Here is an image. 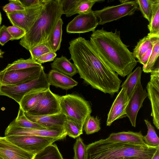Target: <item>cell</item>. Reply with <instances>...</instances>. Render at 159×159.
Returning <instances> with one entry per match:
<instances>
[{
	"mask_svg": "<svg viewBox=\"0 0 159 159\" xmlns=\"http://www.w3.org/2000/svg\"><path fill=\"white\" fill-rule=\"evenodd\" d=\"M71 59L87 84L105 93L118 92L122 81L102 59L89 40L82 37L72 39L68 48Z\"/></svg>",
	"mask_w": 159,
	"mask_h": 159,
	"instance_id": "obj_1",
	"label": "cell"
},
{
	"mask_svg": "<svg viewBox=\"0 0 159 159\" xmlns=\"http://www.w3.org/2000/svg\"><path fill=\"white\" fill-rule=\"evenodd\" d=\"M154 42L153 44L150 46L147 51L141 57L139 60L137 61V62H138L143 65V66H144L147 64L150 57L152 51Z\"/></svg>",
	"mask_w": 159,
	"mask_h": 159,
	"instance_id": "obj_44",
	"label": "cell"
},
{
	"mask_svg": "<svg viewBox=\"0 0 159 159\" xmlns=\"http://www.w3.org/2000/svg\"><path fill=\"white\" fill-rule=\"evenodd\" d=\"M33 159H63L57 145L51 144L36 154Z\"/></svg>",
	"mask_w": 159,
	"mask_h": 159,
	"instance_id": "obj_29",
	"label": "cell"
},
{
	"mask_svg": "<svg viewBox=\"0 0 159 159\" xmlns=\"http://www.w3.org/2000/svg\"><path fill=\"white\" fill-rule=\"evenodd\" d=\"M0 159H2L0 157Z\"/></svg>",
	"mask_w": 159,
	"mask_h": 159,
	"instance_id": "obj_48",
	"label": "cell"
},
{
	"mask_svg": "<svg viewBox=\"0 0 159 159\" xmlns=\"http://www.w3.org/2000/svg\"><path fill=\"white\" fill-rule=\"evenodd\" d=\"M48 89H34L28 92L24 95L19 104V108L24 112H28L32 110L37 105Z\"/></svg>",
	"mask_w": 159,
	"mask_h": 159,
	"instance_id": "obj_20",
	"label": "cell"
},
{
	"mask_svg": "<svg viewBox=\"0 0 159 159\" xmlns=\"http://www.w3.org/2000/svg\"><path fill=\"white\" fill-rule=\"evenodd\" d=\"M83 129L87 134L98 132L101 129L100 119L97 116L89 115L85 120Z\"/></svg>",
	"mask_w": 159,
	"mask_h": 159,
	"instance_id": "obj_34",
	"label": "cell"
},
{
	"mask_svg": "<svg viewBox=\"0 0 159 159\" xmlns=\"http://www.w3.org/2000/svg\"><path fill=\"white\" fill-rule=\"evenodd\" d=\"M104 1V0H79L73 10L66 16L69 17L76 14L89 13L92 11V7L96 3Z\"/></svg>",
	"mask_w": 159,
	"mask_h": 159,
	"instance_id": "obj_31",
	"label": "cell"
},
{
	"mask_svg": "<svg viewBox=\"0 0 159 159\" xmlns=\"http://www.w3.org/2000/svg\"><path fill=\"white\" fill-rule=\"evenodd\" d=\"M148 128L147 134L143 137V139L147 145L152 147H159V139L154 127L150 121L144 120Z\"/></svg>",
	"mask_w": 159,
	"mask_h": 159,
	"instance_id": "obj_33",
	"label": "cell"
},
{
	"mask_svg": "<svg viewBox=\"0 0 159 159\" xmlns=\"http://www.w3.org/2000/svg\"><path fill=\"white\" fill-rule=\"evenodd\" d=\"M7 29L12 37L11 40L21 39L26 34V32L24 30L14 25L7 27Z\"/></svg>",
	"mask_w": 159,
	"mask_h": 159,
	"instance_id": "obj_40",
	"label": "cell"
},
{
	"mask_svg": "<svg viewBox=\"0 0 159 159\" xmlns=\"http://www.w3.org/2000/svg\"><path fill=\"white\" fill-rule=\"evenodd\" d=\"M9 3L3 7V11L6 14L12 13L25 9L17 0H9Z\"/></svg>",
	"mask_w": 159,
	"mask_h": 159,
	"instance_id": "obj_38",
	"label": "cell"
},
{
	"mask_svg": "<svg viewBox=\"0 0 159 159\" xmlns=\"http://www.w3.org/2000/svg\"><path fill=\"white\" fill-rule=\"evenodd\" d=\"M29 51L31 55L30 57L35 61H36L38 58L42 55L52 51L45 43L37 44Z\"/></svg>",
	"mask_w": 159,
	"mask_h": 159,
	"instance_id": "obj_37",
	"label": "cell"
},
{
	"mask_svg": "<svg viewBox=\"0 0 159 159\" xmlns=\"http://www.w3.org/2000/svg\"><path fill=\"white\" fill-rule=\"evenodd\" d=\"M2 18L1 16V15L0 12V25H1V23H2Z\"/></svg>",
	"mask_w": 159,
	"mask_h": 159,
	"instance_id": "obj_47",
	"label": "cell"
},
{
	"mask_svg": "<svg viewBox=\"0 0 159 159\" xmlns=\"http://www.w3.org/2000/svg\"><path fill=\"white\" fill-rule=\"evenodd\" d=\"M152 159H159V148L157 150Z\"/></svg>",
	"mask_w": 159,
	"mask_h": 159,
	"instance_id": "obj_45",
	"label": "cell"
},
{
	"mask_svg": "<svg viewBox=\"0 0 159 159\" xmlns=\"http://www.w3.org/2000/svg\"><path fill=\"white\" fill-rule=\"evenodd\" d=\"M44 67H34L7 72L0 71V86L14 85L36 79L39 77Z\"/></svg>",
	"mask_w": 159,
	"mask_h": 159,
	"instance_id": "obj_9",
	"label": "cell"
},
{
	"mask_svg": "<svg viewBox=\"0 0 159 159\" xmlns=\"http://www.w3.org/2000/svg\"><path fill=\"white\" fill-rule=\"evenodd\" d=\"M103 61L118 75L125 77L131 73L137 61L129 46L122 41L120 31L105 30L102 27L93 32L89 40Z\"/></svg>",
	"mask_w": 159,
	"mask_h": 159,
	"instance_id": "obj_2",
	"label": "cell"
},
{
	"mask_svg": "<svg viewBox=\"0 0 159 159\" xmlns=\"http://www.w3.org/2000/svg\"><path fill=\"white\" fill-rule=\"evenodd\" d=\"M159 37L154 40L152 53L145 65L143 66V71L145 73H151L156 67H159Z\"/></svg>",
	"mask_w": 159,
	"mask_h": 159,
	"instance_id": "obj_27",
	"label": "cell"
},
{
	"mask_svg": "<svg viewBox=\"0 0 159 159\" xmlns=\"http://www.w3.org/2000/svg\"><path fill=\"white\" fill-rule=\"evenodd\" d=\"M50 85L63 89H70L78 84V82L71 77L56 70L52 69L47 75Z\"/></svg>",
	"mask_w": 159,
	"mask_h": 159,
	"instance_id": "obj_19",
	"label": "cell"
},
{
	"mask_svg": "<svg viewBox=\"0 0 159 159\" xmlns=\"http://www.w3.org/2000/svg\"><path fill=\"white\" fill-rule=\"evenodd\" d=\"M137 2L143 17L149 23L152 17L154 0H137Z\"/></svg>",
	"mask_w": 159,
	"mask_h": 159,
	"instance_id": "obj_35",
	"label": "cell"
},
{
	"mask_svg": "<svg viewBox=\"0 0 159 159\" xmlns=\"http://www.w3.org/2000/svg\"><path fill=\"white\" fill-rule=\"evenodd\" d=\"M57 56L56 52L51 51L40 56L38 58L36 61L41 64L51 61H54Z\"/></svg>",
	"mask_w": 159,
	"mask_h": 159,
	"instance_id": "obj_43",
	"label": "cell"
},
{
	"mask_svg": "<svg viewBox=\"0 0 159 159\" xmlns=\"http://www.w3.org/2000/svg\"><path fill=\"white\" fill-rule=\"evenodd\" d=\"M147 96V93L145 89H143L141 83V80H140L129 99L126 110V116L128 117L132 125L134 127L136 126L138 112Z\"/></svg>",
	"mask_w": 159,
	"mask_h": 159,
	"instance_id": "obj_15",
	"label": "cell"
},
{
	"mask_svg": "<svg viewBox=\"0 0 159 159\" xmlns=\"http://www.w3.org/2000/svg\"><path fill=\"white\" fill-rule=\"evenodd\" d=\"M86 146L80 136L76 139L73 147L74 159H86Z\"/></svg>",
	"mask_w": 159,
	"mask_h": 159,
	"instance_id": "obj_36",
	"label": "cell"
},
{
	"mask_svg": "<svg viewBox=\"0 0 159 159\" xmlns=\"http://www.w3.org/2000/svg\"><path fill=\"white\" fill-rule=\"evenodd\" d=\"M143 136L141 131H123L112 133L107 138L113 140L135 144L146 145L143 139Z\"/></svg>",
	"mask_w": 159,
	"mask_h": 159,
	"instance_id": "obj_21",
	"label": "cell"
},
{
	"mask_svg": "<svg viewBox=\"0 0 159 159\" xmlns=\"http://www.w3.org/2000/svg\"><path fill=\"white\" fill-rule=\"evenodd\" d=\"M4 52H3L2 51L1 49H0V57H2V55L4 53Z\"/></svg>",
	"mask_w": 159,
	"mask_h": 159,
	"instance_id": "obj_46",
	"label": "cell"
},
{
	"mask_svg": "<svg viewBox=\"0 0 159 159\" xmlns=\"http://www.w3.org/2000/svg\"><path fill=\"white\" fill-rule=\"evenodd\" d=\"M60 102L62 114L84 124L92 112L88 102L77 95L68 94L60 96Z\"/></svg>",
	"mask_w": 159,
	"mask_h": 159,
	"instance_id": "obj_5",
	"label": "cell"
},
{
	"mask_svg": "<svg viewBox=\"0 0 159 159\" xmlns=\"http://www.w3.org/2000/svg\"><path fill=\"white\" fill-rule=\"evenodd\" d=\"M159 148L102 139L87 145L86 159H152Z\"/></svg>",
	"mask_w": 159,
	"mask_h": 159,
	"instance_id": "obj_3",
	"label": "cell"
},
{
	"mask_svg": "<svg viewBox=\"0 0 159 159\" xmlns=\"http://www.w3.org/2000/svg\"><path fill=\"white\" fill-rule=\"evenodd\" d=\"M24 8L39 6L45 3L47 0H17Z\"/></svg>",
	"mask_w": 159,
	"mask_h": 159,
	"instance_id": "obj_42",
	"label": "cell"
},
{
	"mask_svg": "<svg viewBox=\"0 0 159 159\" xmlns=\"http://www.w3.org/2000/svg\"><path fill=\"white\" fill-rule=\"evenodd\" d=\"M63 14L59 0H47L37 18L21 39L20 45L29 50L37 44L46 43Z\"/></svg>",
	"mask_w": 159,
	"mask_h": 159,
	"instance_id": "obj_4",
	"label": "cell"
},
{
	"mask_svg": "<svg viewBox=\"0 0 159 159\" xmlns=\"http://www.w3.org/2000/svg\"><path fill=\"white\" fill-rule=\"evenodd\" d=\"M25 116L31 121L46 128H63L66 116L61 113L56 115L34 116L24 112Z\"/></svg>",
	"mask_w": 159,
	"mask_h": 159,
	"instance_id": "obj_18",
	"label": "cell"
},
{
	"mask_svg": "<svg viewBox=\"0 0 159 159\" xmlns=\"http://www.w3.org/2000/svg\"><path fill=\"white\" fill-rule=\"evenodd\" d=\"M45 3L6 15L13 25L21 28L26 33L39 16Z\"/></svg>",
	"mask_w": 159,
	"mask_h": 159,
	"instance_id": "obj_11",
	"label": "cell"
},
{
	"mask_svg": "<svg viewBox=\"0 0 159 159\" xmlns=\"http://www.w3.org/2000/svg\"><path fill=\"white\" fill-rule=\"evenodd\" d=\"M84 124L76 120L66 117L63 127L67 135L75 139L83 134Z\"/></svg>",
	"mask_w": 159,
	"mask_h": 159,
	"instance_id": "obj_24",
	"label": "cell"
},
{
	"mask_svg": "<svg viewBox=\"0 0 159 159\" xmlns=\"http://www.w3.org/2000/svg\"><path fill=\"white\" fill-rule=\"evenodd\" d=\"M6 137L13 143L34 155L55 141L61 139L59 138L34 136L12 135Z\"/></svg>",
	"mask_w": 159,
	"mask_h": 159,
	"instance_id": "obj_8",
	"label": "cell"
},
{
	"mask_svg": "<svg viewBox=\"0 0 159 159\" xmlns=\"http://www.w3.org/2000/svg\"><path fill=\"white\" fill-rule=\"evenodd\" d=\"M5 136L12 135L34 136L59 138H65L67 134L63 128H26L18 127L11 123L5 131Z\"/></svg>",
	"mask_w": 159,
	"mask_h": 159,
	"instance_id": "obj_10",
	"label": "cell"
},
{
	"mask_svg": "<svg viewBox=\"0 0 159 159\" xmlns=\"http://www.w3.org/2000/svg\"><path fill=\"white\" fill-rule=\"evenodd\" d=\"M157 37H159V35H153L148 33L147 36L139 39L133 50L132 53L134 57L139 60L147 51Z\"/></svg>",
	"mask_w": 159,
	"mask_h": 159,
	"instance_id": "obj_25",
	"label": "cell"
},
{
	"mask_svg": "<svg viewBox=\"0 0 159 159\" xmlns=\"http://www.w3.org/2000/svg\"><path fill=\"white\" fill-rule=\"evenodd\" d=\"M47 74L44 70L37 78L26 82L14 85L0 86V95L11 98L19 104L24 95L34 89L50 88Z\"/></svg>",
	"mask_w": 159,
	"mask_h": 159,
	"instance_id": "obj_6",
	"label": "cell"
},
{
	"mask_svg": "<svg viewBox=\"0 0 159 159\" xmlns=\"http://www.w3.org/2000/svg\"><path fill=\"white\" fill-rule=\"evenodd\" d=\"M138 8L137 0H128L120 4L105 7L93 12L99 20L98 25H102L126 16H132Z\"/></svg>",
	"mask_w": 159,
	"mask_h": 159,
	"instance_id": "obj_7",
	"label": "cell"
},
{
	"mask_svg": "<svg viewBox=\"0 0 159 159\" xmlns=\"http://www.w3.org/2000/svg\"><path fill=\"white\" fill-rule=\"evenodd\" d=\"M42 65L36 61L33 60L31 57L25 59H20L11 64H9L4 69L1 71L7 72L12 70L25 69L29 68L40 66Z\"/></svg>",
	"mask_w": 159,
	"mask_h": 159,
	"instance_id": "obj_28",
	"label": "cell"
},
{
	"mask_svg": "<svg viewBox=\"0 0 159 159\" xmlns=\"http://www.w3.org/2000/svg\"><path fill=\"white\" fill-rule=\"evenodd\" d=\"M63 24V20L61 18L59 19L45 43L51 51L53 52H56L60 48L62 41Z\"/></svg>",
	"mask_w": 159,
	"mask_h": 159,
	"instance_id": "obj_23",
	"label": "cell"
},
{
	"mask_svg": "<svg viewBox=\"0 0 159 159\" xmlns=\"http://www.w3.org/2000/svg\"><path fill=\"white\" fill-rule=\"evenodd\" d=\"M12 39L11 35L7 29V27L5 25L0 27V44L3 46Z\"/></svg>",
	"mask_w": 159,
	"mask_h": 159,
	"instance_id": "obj_41",
	"label": "cell"
},
{
	"mask_svg": "<svg viewBox=\"0 0 159 159\" xmlns=\"http://www.w3.org/2000/svg\"><path fill=\"white\" fill-rule=\"evenodd\" d=\"M148 96L152 107L151 116L153 122L159 129V67L155 68L151 73L150 81L147 85Z\"/></svg>",
	"mask_w": 159,
	"mask_h": 159,
	"instance_id": "obj_14",
	"label": "cell"
},
{
	"mask_svg": "<svg viewBox=\"0 0 159 159\" xmlns=\"http://www.w3.org/2000/svg\"><path fill=\"white\" fill-rule=\"evenodd\" d=\"M11 123L17 127L26 128H44L41 125L29 119L25 115L24 111L19 108L16 118Z\"/></svg>",
	"mask_w": 159,
	"mask_h": 159,
	"instance_id": "obj_32",
	"label": "cell"
},
{
	"mask_svg": "<svg viewBox=\"0 0 159 159\" xmlns=\"http://www.w3.org/2000/svg\"><path fill=\"white\" fill-rule=\"evenodd\" d=\"M35 155L13 143L5 136H0V157L2 159H33Z\"/></svg>",
	"mask_w": 159,
	"mask_h": 159,
	"instance_id": "obj_17",
	"label": "cell"
},
{
	"mask_svg": "<svg viewBox=\"0 0 159 159\" xmlns=\"http://www.w3.org/2000/svg\"><path fill=\"white\" fill-rule=\"evenodd\" d=\"M127 89L122 88L113 102L107 115V126L115 120L126 116V110L129 101Z\"/></svg>",
	"mask_w": 159,
	"mask_h": 159,
	"instance_id": "obj_16",
	"label": "cell"
},
{
	"mask_svg": "<svg viewBox=\"0 0 159 159\" xmlns=\"http://www.w3.org/2000/svg\"><path fill=\"white\" fill-rule=\"evenodd\" d=\"M142 72L141 67L138 66L127 75L126 80L121 86L122 88L127 89V94L129 99L131 96L138 81L141 80Z\"/></svg>",
	"mask_w": 159,
	"mask_h": 159,
	"instance_id": "obj_26",
	"label": "cell"
},
{
	"mask_svg": "<svg viewBox=\"0 0 159 159\" xmlns=\"http://www.w3.org/2000/svg\"><path fill=\"white\" fill-rule=\"evenodd\" d=\"M148 28L150 34L159 35V0H154L152 17Z\"/></svg>",
	"mask_w": 159,
	"mask_h": 159,
	"instance_id": "obj_30",
	"label": "cell"
},
{
	"mask_svg": "<svg viewBox=\"0 0 159 159\" xmlns=\"http://www.w3.org/2000/svg\"><path fill=\"white\" fill-rule=\"evenodd\" d=\"M60 96L47 89L37 105L28 113L37 116L53 115L61 113L60 102Z\"/></svg>",
	"mask_w": 159,
	"mask_h": 159,
	"instance_id": "obj_12",
	"label": "cell"
},
{
	"mask_svg": "<svg viewBox=\"0 0 159 159\" xmlns=\"http://www.w3.org/2000/svg\"><path fill=\"white\" fill-rule=\"evenodd\" d=\"M52 69L56 70L70 77L78 73L76 66L70 60L63 56L56 57L51 64Z\"/></svg>",
	"mask_w": 159,
	"mask_h": 159,
	"instance_id": "obj_22",
	"label": "cell"
},
{
	"mask_svg": "<svg viewBox=\"0 0 159 159\" xmlns=\"http://www.w3.org/2000/svg\"><path fill=\"white\" fill-rule=\"evenodd\" d=\"M79 0H59L63 14L66 16L74 9Z\"/></svg>",
	"mask_w": 159,
	"mask_h": 159,
	"instance_id": "obj_39",
	"label": "cell"
},
{
	"mask_svg": "<svg viewBox=\"0 0 159 159\" xmlns=\"http://www.w3.org/2000/svg\"><path fill=\"white\" fill-rule=\"evenodd\" d=\"M98 25V20L93 11L78 14L70 22L66 27L68 34L84 33L93 32Z\"/></svg>",
	"mask_w": 159,
	"mask_h": 159,
	"instance_id": "obj_13",
	"label": "cell"
}]
</instances>
